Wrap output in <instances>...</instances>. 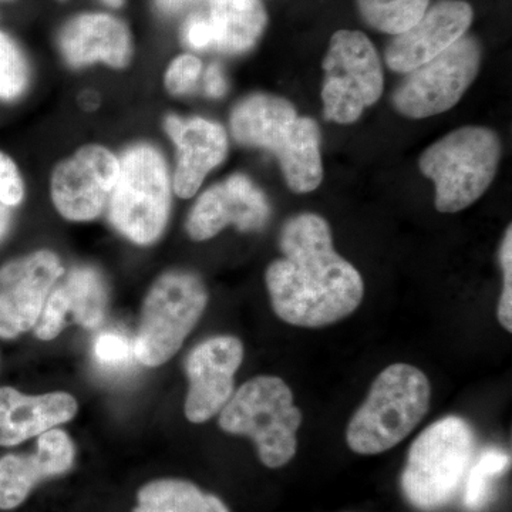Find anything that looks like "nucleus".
<instances>
[{"mask_svg":"<svg viewBox=\"0 0 512 512\" xmlns=\"http://www.w3.org/2000/svg\"><path fill=\"white\" fill-rule=\"evenodd\" d=\"M79 404L69 393L29 396L0 387V446H18L73 419Z\"/></svg>","mask_w":512,"mask_h":512,"instance_id":"nucleus-20","label":"nucleus"},{"mask_svg":"<svg viewBox=\"0 0 512 512\" xmlns=\"http://www.w3.org/2000/svg\"><path fill=\"white\" fill-rule=\"evenodd\" d=\"M201 16L210 33V49L229 56L249 52L268 23L261 0H210V9Z\"/></svg>","mask_w":512,"mask_h":512,"instance_id":"nucleus-21","label":"nucleus"},{"mask_svg":"<svg viewBox=\"0 0 512 512\" xmlns=\"http://www.w3.org/2000/svg\"><path fill=\"white\" fill-rule=\"evenodd\" d=\"M207 285L187 269H170L148 289L141 308L134 356L141 365L163 366L181 349L208 305Z\"/></svg>","mask_w":512,"mask_h":512,"instance_id":"nucleus-8","label":"nucleus"},{"mask_svg":"<svg viewBox=\"0 0 512 512\" xmlns=\"http://www.w3.org/2000/svg\"><path fill=\"white\" fill-rule=\"evenodd\" d=\"M500 264L503 269V292L498 302V322L507 332H512V228L505 231L500 248Z\"/></svg>","mask_w":512,"mask_h":512,"instance_id":"nucleus-28","label":"nucleus"},{"mask_svg":"<svg viewBox=\"0 0 512 512\" xmlns=\"http://www.w3.org/2000/svg\"><path fill=\"white\" fill-rule=\"evenodd\" d=\"M322 100L326 120L352 124L383 93L380 57L369 37L356 30H339L330 40L323 62Z\"/></svg>","mask_w":512,"mask_h":512,"instance_id":"nucleus-10","label":"nucleus"},{"mask_svg":"<svg viewBox=\"0 0 512 512\" xmlns=\"http://www.w3.org/2000/svg\"><path fill=\"white\" fill-rule=\"evenodd\" d=\"M191 2H194V0H156V5L161 13L171 15V13L184 9L185 6L190 5Z\"/></svg>","mask_w":512,"mask_h":512,"instance_id":"nucleus-33","label":"nucleus"},{"mask_svg":"<svg viewBox=\"0 0 512 512\" xmlns=\"http://www.w3.org/2000/svg\"><path fill=\"white\" fill-rule=\"evenodd\" d=\"M511 456L501 448L490 447L473 461L464 481V507L480 512L493 497V485L510 468Z\"/></svg>","mask_w":512,"mask_h":512,"instance_id":"nucleus-23","label":"nucleus"},{"mask_svg":"<svg viewBox=\"0 0 512 512\" xmlns=\"http://www.w3.org/2000/svg\"><path fill=\"white\" fill-rule=\"evenodd\" d=\"M120 173L106 218L111 228L137 247L164 237L173 214L171 163L156 141L138 138L119 151Z\"/></svg>","mask_w":512,"mask_h":512,"instance_id":"nucleus-3","label":"nucleus"},{"mask_svg":"<svg viewBox=\"0 0 512 512\" xmlns=\"http://www.w3.org/2000/svg\"><path fill=\"white\" fill-rule=\"evenodd\" d=\"M79 104L84 111H96L101 104L100 94L97 93L96 90H84V92L80 94Z\"/></svg>","mask_w":512,"mask_h":512,"instance_id":"nucleus-31","label":"nucleus"},{"mask_svg":"<svg viewBox=\"0 0 512 512\" xmlns=\"http://www.w3.org/2000/svg\"><path fill=\"white\" fill-rule=\"evenodd\" d=\"M481 57L477 39L461 37L439 56L407 73L393 94L394 109L417 120L450 110L476 80Z\"/></svg>","mask_w":512,"mask_h":512,"instance_id":"nucleus-11","label":"nucleus"},{"mask_svg":"<svg viewBox=\"0 0 512 512\" xmlns=\"http://www.w3.org/2000/svg\"><path fill=\"white\" fill-rule=\"evenodd\" d=\"M281 258L266 268V289L282 322L316 329L338 323L365 296L362 275L333 247L328 221L312 212L289 218L279 235Z\"/></svg>","mask_w":512,"mask_h":512,"instance_id":"nucleus-1","label":"nucleus"},{"mask_svg":"<svg viewBox=\"0 0 512 512\" xmlns=\"http://www.w3.org/2000/svg\"><path fill=\"white\" fill-rule=\"evenodd\" d=\"M244 345L235 336H214L195 346L185 360L188 387L184 412L202 424L220 414L234 394L235 373L244 362Z\"/></svg>","mask_w":512,"mask_h":512,"instance_id":"nucleus-16","label":"nucleus"},{"mask_svg":"<svg viewBox=\"0 0 512 512\" xmlns=\"http://www.w3.org/2000/svg\"><path fill=\"white\" fill-rule=\"evenodd\" d=\"M202 92L210 99L220 100L227 96L229 82L220 63H211L202 73Z\"/></svg>","mask_w":512,"mask_h":512,"instance_id":"nucleus-30","label":"nucleus"},{"mask_svg":"<svg viewBox=\"0 0 512 512\" xmlns=\"http://www.w3.org/2000/svg\"><path fill=\"white\" fill-rule=\"evenodd\" d=\"M28 195L25 175L20 170L15 158L0 150V202L16 210Z\"/></svg>","mask_w":512,"mask_h":512,"instance_id":"nucleus-27","label":"nucleus"},{"mask_svg":"<svg viewBox=\"0 0 512 512\" xmlns=\"http://www.w3.org/2000/svg\"><path fill=\"white\" fill-rule=\"evenodd\" d=\"M302 419L281 377L256 376L232 394L218 424L225 433L254 441L264 466L281 468L295 457Z\"/></svg>","mask_w":512,"mask_h":512,"instance_id":"nucleus-6","label":"nucleus"},{"mask_svg":"<svg viewBox=\"0 0 512 512\" xmlns=\"http://www.w3.org/2000/svg\"><path fill=\"white\" fill-rule=\"evenodd\" d=\"M74 457L76 448L69 434L52 429L40 434L35 453L0 458V510L19 507L37 484L67 473Z\"/></svg>","mask_w":512,"mask_h":512,"instance_id":"nucleus-19","label":"nucleus"},{"mask_svg":"<svg viewBox=\"0 0 512 512\" xmlns=\"http://www.w3.org/2000/svg\"><path fill=\"white\" fill-rule=\"evenodd\" d=\"M109 288L96 266L74 265L64 271L47 296L35 326L40 340H53L72 318L86 329H97L106 318Z\"/></svg>","mask_w":512,"mask_h":512,"instance_id":"nucleus-17","label":"nucleus"},{"mask_svg":"<svg viewBox=\"0 0 512 512\" xmlns=\"http://www.w3.org/2000/svg\"><path fill=\"white\" fill-rule=\"evenodd\" d=\"M0 2H9V0H0Z\"/></svg>","mask_w":512,"mask_h":512,"instance_id":"nucleus-35","label":"nucleus"},{"mask_svg":"<svg viewBox=\"0 0 512 512\" xmlns=\"http://www.w3.org/2000/svg\"><path fill=\"white\" fill-rule=\"evenodd\" d=\"M473 18V8L463 0L437 3L416 25L390 42L384 55L387 66L396 73H410L430 62L466 35Z\"/></svg>","mask_w":512,"mask_h":512,"instance_id":"nucleus-18","label":"nucleus"},{"mask_svg":"<svg viewBox=\"0 0 512 512\" xmlns=\"http://www.w3.org/2000/svg\"><path fill=\"white\" fill-rule=\"evenodd\" d=\"M229 131L241 147L274 153L286 185L296 194H308L322 183L318 123L299 117L291 101L284 97L248 94L232 107Z\"/></svg>","mask_w":512,"mask_h":512,"instance_id":"nucleus-2","label":"nucleus"},{"mask_svg":"<svg viewBox=\"0 0 512 512\" xmlns=\"http://www.w3.org/2000/svg\"><path fill=\"white\" fill-rule=\"evenodd\" d=\"M33 83L32 66L19 43L0 30V103L25 99Z\"/></svg>","mask_w":512,"mask_h":512,"instance_id":"nucleus-25","label":"nucleus"},{"mask_svg":"<svg viewBox=\"0 0 512 512\" xmlns=\"http://www.w3.org/2000/svg\"><path fill=\"white\" fill-rule=\"evenodd\" d=\"M204 64L194 53H181L165 66L161 84L165 94L173 99L190 96L200 86Z\"/></svg>","mask_w":512,"mask_h":512,"instance_id":"nucleus-26","label":"nucleus"},{"mask_svg":"<svg viewBox=\"0 0 512 512\" xmlns=\"http://www.w3.org/2000/svg\"><path fill=\"white\" fill-rule=\"evenodd\" d=\"M134 355V345L117 333H101L94 343V356L104 366H120Z\"/></svg>","mask_w":512,"mask_h":512,"instance_id":"nucleus-29","label":"nucleus"},{"mask_svg":"<svg viewBox=\"0 0 512 512\" xmlns=\"http://www.w3.org/2000/svg\"><path fill=\"white\" fill-rule=\"evenodd\" d=\"M103 5L109 6L111 9H120L126 5L127 0H100Z\"/></svg>","mask_w":512,"mask_h":512,"instance_id":"nucleus-34","label":"nucleus"},{"mask_svg":"<svg viewBox=\"0 0 512 512\" xmlns=\"http://www.w3.org/2000/svg\"><path fill=\"white\" fill-rule=\"evenodd\" d=\"M431 384L426 373L409 363H394L376 377L365 402L346 429L350 450L376 456L402 443L426 417Z\"/></svg>","mask_w":512,"mask_h":512,"instance_id":"nucleus-4","label":"nucleus"},{"mask_svg":"<svg viewBox=\"0 0 512 512\" xmlns=\"http://www.w3.org/2000/svg\"><path fill=\"white\" fill-rule=\"evenodd\" d=\"M133 512H229L214 494L185 480L163 478L140 488Z\"/></svg>","mask_w":512,"mask_h":512,"instance_id":"nucleus-22","label":"nucleus"},{"mask_svg":"<svg viewBox=\"0 0 512 512\" xmlns=\"http://www.w3.org/2000/svg\"><path fill=\"white\" fill-rule=\"evenodd\" d=\"M120 173L119 150L100 141L80 144L50 170V204L62 220L90 224L106 217Z\"/></svg>","mask_w":512,"mask_h":512,"instance_id":"nucleus-9","label":"nucleus"},{"mask_svg":"<svg viewBox=\"0 0 512 512\" xmlns=\"http://www.w3.org/2000/svg\"><path fill=\"white\" fill-rule=\"evenodd\" d=\"M56 45L63 63L76 72L96 66L124 72L136 57L127 23L106 12L73 16L57 32Z\"/></svg>","mask_w":512,"mask_h":512,"instance_id":"nucleus-15","label":"nucleus"},{"mask_svg":"<svg viewBox=\"0 0 512 512\" xmlns=\"http://www.w3.org/2000/svg\"><path fill=\"white\" fill-rule=\"evenodd\" d=\"M164 137L173 146V188L175 198H195L208 175L225 163L229 154V134L220 121L202 116L164 114Z\"/></svg>","mask_w":512,"mask_h":512,"instance_id":"nucleus-13","label":"nucleus"},{"mask_svg":"<svg viewBox=\"0 0 512 512\" xmlns=\"http://www.w3.org/2000/svg\"><path fill=\"white\" fill-rule=\"evenodd\" d=\"M195 197L185 220V232L195 242L210 241L228 227L259 232L271 220L268 197L247 174L228 175Z\"/></svg>","mask_w":512,"mask_h":512,"instance_id":"nucleus-12","label":"nucleus"},{"mask_svg":"<svg viewBox=\"0 0 512 512\" xmlns=\"http://www.w3.org/2000/svg\"><path fill=\"white\" fill-rule=\"evenodd\" d=\"M501 158V141L490 128L466 126L421 154V173L436 185V208L444 214L466 210L493 183Z\"/></svg>","mask_w":512,"mask_h":512,"instance_id":"nucleus-7","label":"nucleus"},{"mask_svg":"<svg viewBox=\"0 0 512 512\" xmlns=\"http://www.w3.org/2000/svg\"><path fill=\"white\" fill-rule=\"evenodd\" d=\"M64 271L52 249H37L0 266V338L15 339L35 328Z\"/></svg>","mask_w":512,"mask_h":512,"instance_id":"nucleus-14","label":"nucleus"},{"mask_svg":"<svg viewBox=\"0 0 512 512\" xmlns=\"http://www.w3.org/2000/svg\"><path fill=\"white\" fill-rule=\"evenodd\" d=\"M476 433L467 420L447 416L434 421L413 441L402 474L407 501L436 511L456 498L476 457Z\"/></svg>","mask_w":512,"mask_h":512,"instance_id":"nucleus-5","label":"nucleus"},{"mask_svg":"<svg viewBox=\"0 0 512 512\" xmlns=\"http://www.w3.org/2000/svg\"><path fill=\"white\" fill-rule=\"evenodd\" d=\"M429 3L430 0H357L367 25L394 36L416 25Z\"/></svg>","mask_w":512,"mask_h":512,"instance_id":"nucleus-24","label":"nucleus"},{"mask_svg":"<svg viewBox=\"0 0 512 512\" xmlns=\"http://www.w3.org/2000/svg\"><path fill=\"white\" fill-rule=\"evenodd\" d=\"M13 211L12 208L6 207L0 202V242L6 238L9 234L10 228H12L13 222Z\"/></svg>","mask_w":512,"mask_h":512,"instance_id":"nucleus-32","label":"nucleus"}]
</instances>
